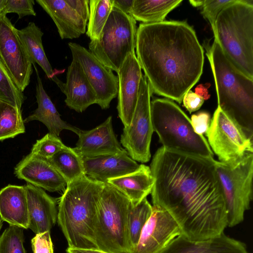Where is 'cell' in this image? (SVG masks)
I'll return each instance as SVG.
<instances>
[{"label":"cell","instance_id":"ee69618b","mask_svg":"<svg viewBox=\"0 0 253 253\" xmlns=\"http://www.w3.org/2000/svg\"><path fill=\"white\" fill-rule=\"evenodd\" d=\"M5 0H0V13L3 8Z\"/></svg>","mask_w":253,"mask_h":253},{"label":"cell","instance_id":"e575fe53","mask_svg":"<svg viewBox=\"0 0 253 253\" xmlns=\"http://www.w3.org/2000/svg\"><path fill=\"white\" fill-rule=\"evenodd\" d=\"M34 4V0H5L0 16L6 15L9 13H16L19 18L26 16H36Z\"/></svg>","mask_w":253,"mask_h":253},{"label":"cell","instance_id":"7bdbcfd3","mask_svg":"<svg viewBox=\"0 0 253 253\" xmlns=\"http://www.w3.org/2000/svg\"><path fill=\"white\" fill-rule=\"evenodd\" d=\"M208 87L203 84H200L195 89V93L203 98L204 100L208 99L210 95L208 91Z\"/></svg>","mask_w":253,"mask_h":253},{"label":"cell","instance_id":"ac0fdd59","mask_svg":"<svg viewBox=\"0 0 253 253\" xmlns=\"http://www.w3.org/2000/svg\"><path fill=\"white\" fill-rule=\"evenodd\" d=\"M26 190L29 214L28 228L35 234L50 231L57 220L55 199L43 189L27 183Z\"/></svg>","mask_w":253,"mask_h":253},{"label":"cell","instance_id":"f1b7e54d","mask_svg":"<svg viewBox=\"0 0 253 253\" xmlns=\"http://www.w3.org/2000/svg\"><path fill=\"white\" fill-rule=\"evenodd\" d=\"M25 132L21 109L0 101V141Z\"/></svg>","mask_w":253,"mask_h":253},{"label":"cell","instance_id":"9c48e42d","mask_svg":"<svg viewBox=\"0 0 253 253\" xmlns=\"http://www.w3.org/2000/svg\"><path fill=\"white\" fill-rule=\"evenodd\" d=\"M214 167L223 194L227 226L243 221L253 199V153L233 163L214 161Z\"/></svg>","mask_w":253,"mask_h":253},{"label":"cell","instance_id":"ab89813d","mask_svg":"<svg viewBox=\"0 0 253 253\" xmlns=\"http://www.w3.org/2000/svg\"><path fill=\"white\" fill-rule=\"evenodd\" d=\"M65 2L87 23L89 16L88 0H65Z\"/></svg>","mask_w":253,"mask_h":253},{"label":"cell","instance_id":"30bf717a","mask_svg":"<svg viewBox=\"0 0 253 253\" xmlns=\"http://www.w3.org/2000/svg\"><path fill=\"white\" fill-rule=\"evenodd\" d=\"M152 91L143 75L140 81L138 99L130 125L124 127L120 142L129 156L142 163L149 161L150 144L154 131L151 115Z\"/></svg>","mask_w":253,"mask_h":253},{"label":"cell","instance_id":"d590c367","mask_svg":"<svg viewBox=\"0 0 253 253\" xmlns=\"http://www.w3.org/2000/svg\"><path fill=\"white\" fill-rule=\"evenodd\" d=\"M236 0H204L201 7L202 14L210 23L211 28L214 26L215 20L220 12Z\"/></svg>","mask_w":253,"mask_h":253},{"label":"cell","instance_id":"d4e9b609","mask_svg":"<svg viewBox=\"0 0 253 253\" xmlns=\"http://www.w3.org/2000/svg\"><path fill=\"white\" fill-rule=\"evenodd\" d=\"M107 183L124 194L135 206L151 194L154 179L150 167L139 165L135 171L117 178L108 180Z\"/></svg>","mask_w":253,"mask_h":253},{"label":"cell","instance_id":"5bb4252c","mask_svg":"<svg viewBox=\"0 0 253 253\" xmlns=\"http://www.w3.org/2000/svg\"><path fill=\"white\" fill-rule=\"evenodd\" d=\"M180 235V228L171 215L165 210L153 206L151 215L132 253H159Z\"/></svg>","mask_w":253,"mask_h":253},{"label":"cell","instance_id":"3957f363","mask_svg":"<svg viewBox=\"0 0 253 253\" xmlns=\"http://www.w3.org/2000/svg\"><path fill=\"white\" fill-rule=\"evenodd\" d=\"M105 183L84 175L68 183L60 197L57 222L68 247L97 249L95 227L97 206Z\"/></svg>","mask_w":253,"mask_h":253},{"label":"cell","instance_id":"4dcf8cb0","mask_svg":"<svg viewBox=\"0 0 253 253\" xmlns=\"http://www.w3.org/2000/svg\"><path fill=\"white\" fill-rule=\"evenodd\" d=\"M89 16L86 34L91 41L98 39L113 7V0H89Z\"/></svg>","mask_w":253,"mask_h":253},{"label":"cell","instance_id":"f546056e","mask_svg":"<svg viewBox=\"0 0 253 253\" xmlns=\"http://www.w3.org/2000/svg\"><path fill=\"white\" fill-rule=\"evenodd\" d=\"M152 206L146 198L136 205H130L128 213V231L130 248L133 253L141 231L151 215Z\"/></svg>","mask_w":253,"mask_h":253},{"label":"cell","instance_id":"52a82bcc","mask_svg":"<svg viewBox=\"0 0 253 253\" xmlns=\"http://www.w3.org/2000/svg\"><path fill=\"white\" fill-rule=\"evenodd\" d=\"M129 200L105 183L97 206L95 236L97 249L111 253H132L128 231Z\"/></svg>","mask_w":253,"mask_h":253},{"label":"cell","instance_id":"1f68e13d","mask_svg":"<svg viewBox=\"0 0 253 253\" xmlns=\"http://www.w3.org/2000/svg\"><path fill=\"white\" fill-rule=\"evenodd\" d=\"M25 96L0 61V101L21 109Z\"/></svg>","mask_w":253,"mask_h":253},{"label":"cell","instance_id":"60d3db41","mask_svg":"<svg viewBox=\"0 0 253 253\" xmlns=\"http://www.w3.org/2000/svg\"><path fill=\"white\" fill-rule=\"evenodd\" d=\"M134 0H113V6L126 14L130 15Z\"/></svg>","mask_w":253,"mask_h":253},{"label":"cell","instance_id":"8d00e7d4","mask_svg":"<svg viewBox=\"0 0 253 253\" xmlns=\"http://www.w3.org/2000/svg\"><path fill=\"white\" fill-rule=\"evenodd\" d=\"M31 246L34 253H53L50 231L35 234L31 239Z\"/></svg>","mask_w":253,"mask_h":253},{"label":"cell","instance_id":"ffe728a7","mask_svg":"<svg viewBox=\"0 0 253 253\" xmlns=\"http://www.w3.org/2000/svg\"><path fill=\"white\" fill-rule=\"evenodd\" d=\"M83 163L85 175L94 180L103 183L131 173L140 165L125 149L115 154L84 158Z\"/></svg>","mask_w":253,"mask_h":253},{"label":"cell","instance_id":"6da1fadb","mask_svg":"<svg viewBox=\"0 0 253 253\" xmlns=\"http://www.w3.org/2000/svg\"><path fill=\"white\" fill-rule=\"evenodd\" d=\"M213 158L159 148L150 169L153 206L167 211L191 241L218 236L227 226L222 187Z\"/></svg>","mask_w":253,"mask_h":253},{"label":"cell","instance_id":"836d02e7","mask_svg":"<svg viewBox=\"0 0 253 253\" xmlns=\"http://www.w3.org/2000/svg\"><path fill=\"white\" fill-rule=\"evenodd\" d=\"M65 145L55 135L48 133L33 145L30 153L45 159H49Z\"/></svg>","mask_w":253,"mask_h":253},{"label":"cell","instance_id":"277c9868","mask_svg":"<svg viewBox=\"0 0 253 253\" xmlns=\"http://www.w3.org/2000/svg\"><path fill=\"white\" fill-rule=\"evenodd\" d=\"M214 79L218 107L253 137V79L228 59L217 42L204 43Z\"/></svg>","mask_w":253,"mask_h":253},{"label":"cell","instance_id":"4fadbf2b","mask_svg":"<svg viewBox=\"0 0 253 253\" xmlns=\"http://www.w3.org/2000/svg\"><path fill=\"white\" fill-rule=\"evenodd\" d=\"M68 46L73 59L80 64L96 93V104L102 109L109 108L118 95V76L84 46L73 42H69Z\"/></svg>","mask_w":253,"mask_h":253},{"label":"cell","instance_id":"44dd1931","mask_svg":"<svg viewBox=\"0 0 253 253\" xmlns=\"http://www.w3.org/2000/svg\"><path fill=\"white\" fill-rule=\"evenodd\" d=\"M63 93L66 105L79 113L96 103L93 88L80 64L73 59L68 68Z\"/></svg>","mask_w":253,"mask_h":253},{"label":"cell","instance_id":"8992f818","mask_svg":"<svg viewBox=\"0 0 253 253\" xmlns=\"http://www.w3.org/2000/svg\"><path fill=\"white\" fill-rule=\"evenodd\" d=\"M151 120L154 131L163 147L170 150L213 158V154L203 135L194 130L191 120L181 108L168 99L151 102Z\"/></svg>","mask_w":253,"mask_h":253},{"label":"cell","instance_id":"d6a6232c","mask_svg":"<svg viewBox=\"0 0 253 253\" xmlns=\"http://www.w3.org/2000/svg\"><path fill=\"white\" fill-rule=\"evenodd\" d=\"M24 229L9 225L0 235V253H26Z\"/></svg>","mask_w":253,"mask_h":253},{"label":"cell","instance_id":"ba28073f","mask_svg":"<svg viewBox=\"0 0 253 253\" xmlns=\"http://www.w3.org/2000/svg\"><path fill=\"white\" fill-rule=\"evenodd\" d=\"M137 30L136 21L131 15L113 6L98 39L89 42L88 50L117 72L127 55L135 53Z\"/></svg>","mask_w":253,"mask_h":253},{"label":"cell","instance_id":"d6986e66","mask_svg":"<svg viewBox=\"0 0 253 253\" xmlns=\"http://www.w3.org/2000/svg\"><path fill=\"white\" fill-rule=\"evenodd\" d=\"M159 253H249L244 243L222 232L218 236L201 241H191L179 235Z\"/></svg>","mask_w":253,"mask_h":253},{"label":"cell","instance_id":"4316f807","mask_svg":"<svg viewBox=\"0 0 253 253\" xmlns=\"http://www.w3.org/2000/svg\"><path fill=\"white\" fill-rule=\"evenodd\" d=\"M182 2L181 0H134L130 15L142 23L161 22L169 12Z\"/></svg>","mask_w":253,"mask_h":253},{"label":"cell","instance_id":"74e56055","mask_svg":"<svg viewBox=\"0 0 253 253\" xmlns=\"http://www.w3.org/2000/svg\"><path fill=\"white\" fill-rule=\"evenodd\" d=\"M191 122L194 131L198 134L203 135L209 127L210 115L207 112H200L192 115Z\"/></svg>","mask_w":253,"mask_h":253},{"label":"cell","instance_id":"f35d334b","mask_svg":"<svg viewBox=\"0 0 253 253\" xmlns=\"http://www.w3.org/2000/svg\"><path fill=\"white\" fill-rule=\"evenodd\" d=\"M204 99L191 90L188 91L182 99L183 105L190 113L199 110L204 103Z\"/></svg>","mask_w":253,"mask_h":253},{"label":"cell","instance_id":"9a60e30c","mask_svg":"<svg viewBox=\"0 0 253 253\" xmlns=\"http://www.w3.org/2000/svg\"><path fill=\"white\" fill-rule=\"evenodd\" d=\"M119 81L117 110L124 127L131 122L138 99L141 68L135 53L127 55L117 72Z\"/></svg>","mask_w":253,"mask_h":253},{"label":"cell","instance_id":"2e32d148","mask_svg":"<svg viewBox=\"0 0 253 253\" xmlns=\"http://www.w3.org/2000/svg\"><path fill=\"white\" fill-rule=\"evenodd\" d=\"M14 174L19 179L49 192H64L68 184L47 159L31 153L16 165Z\"/></svg>","mask_w":253,"mask_h":253},{"label":"cell","instance_id":"5b68a950","mask_svg":"<svg viewBox=\"0 0 253 253\" xmlns=\"http://www.w3.org/2000/svg\"><path fill=\"white\" fill-rule=\"evenodd\" d=\"M212 29L214 40L228 59L253 79V0H236L226 7Z\"/></svg>","mask_w":253,"mask_h":253},{"label":"cell","instance_id":"83f0119b","mask_svg":"<svg viewBox=\"0 0 253 253\" xmlns=\"http://www.w3.org/2000/svg\"><path fill=\"white\" fill-rule=\"evenodd\" d=\"M47 160L63 177L67 183L86 175L83 158L74 148L65 145Z\"/></svg>","mask_w":253,"mask_h":253},{"label":"cell","instance_id":"b9f144b4","mask_svg":"<svg viewBox=\"0 0 253 253\" xmlns=\"http://www.w3.org/2000/svg\"><path fill=\"white\" fill-rule=\"evenodd\" d=\"M66 253H111L98 249H83L68 247Z\"/></svg>","mask_w":253,"mask_h":253},{"label":"cell","instance_id":"484cf974","mask_svg":"<svg viewBox=\"0 0 253 253\" xmlns=\"http://www.w3.org/2000/svg\"><path fill=\"white\" fill-rule=\"evenodd\" d=\"M19 38L33 64H38L48 79L54 82L63 93L65 83L60 81L52 69L44 52L42 42L43 33L34 22L17 30Z\"/></svg>","mask_w":253,"mask_h":253},{"label":"cell","instance_id":"cb8c5ba5","mask_svg":"<svg viewBox=\"0 0 253 253\" xmlns=\"http://www.w3.org/2000/svg\"><path fill=\"white\" fill-rule=\"evenodd\" d=\"M0 218L9 225L28 228L29 214L24 186L9 184L0 190Z\"/></svg>","mask_w":253,"mask_h":253},{"label":"cell","instance_id":"f6af8a7d","mask_svg":"<svg viewBox=\"0 0 253 253\" xmlns=\"http://www.w3.org/2000/svg\"><path fill=\"white\" fill-rule=\"evenodd\" d=\"M2 221L0 218V229H1V228L2 227Z\"/></svg>","mask_w":253,"mask_h":253},{"label":"cell","instance_id":"e0dca14e","mask_svg":"<svg viewBox=\"0 0 253 253\" xmlns=\"http://www.w3.org/2000/svg\"><path fill=\"white\" fill-rule=\"evenodd\" d=\"M74 148L83 158L113 155L125 150L118 141L113 128L112 117L89 130H82Z\"/></svg>","mask_w":253,"mask_h":253},{"label":"cell","instance_id":"8fae6325","mask_svg":"<svg viewBox=\"0 0 253 253\" xmlns=\"http://www.w3.org/2000/svg\"><path fill=\"white\" fill-rule=\"evenodd\" d=\"M206 133L208 144L219 162L233 163L253 153V139L218 106Z\"/></svg>","mask_w":253,"mask_h":253},{"label":"cell","instance_id":"603a6c76","mask_svg":"<svg viewBox=\"0 0 253 253\" xmlns=\"http://www.w3.org/2000/svg\"><path fill=\"white\" fill-rule=\"evenodd\" d=\"M37 75L36 94L38 108L33 113L26 118L24 123L38 121L43 123L47 128L49 133L59 136L64 129L71 130L78 135L82 130L63 121L45 91L39 71L35 63L33 64Z\"/></svg>","mask_w":253,"mask_h":253},{"label":"cell","instance_id":"7c38bea8","mask_svg":"<svg viewBox=\"0 0 253 253\" xmlns=\"http://www.w3.org/2000/svg\"><path fill=\"white\" fill-rule=\"evenodd\" d=\"M17 30L6 15L0 16V61L23 92L30 83L33 62Z\"/></svg>","mask_w":253,"mask_h":253},{"label":"cell","instance_id":"7a4b0ae2","mask_svg":"<svg viewBox=\"0 0 253 253\" xmlns=\"http://www.w3.org/2000/svg\"><path fill=\"white\" fill-rule=\"evenodd\" d=\"M135 49L152 91L179 103L202 74L204 50L185 22L140 24Z\"/></svg>","mask_w":253,"mask_h":253},{"label":"cell","instance_id":"7402d4cb","mask_svg":"<svg viewBox=\"0 0 253 253\" xmlns=\"http://www.w3.org/2000/svg\"><path fill=\"white\" fill-rule=\"evenodd\" d=\"M54 22L62 39H73L85 33L87 23L63 0H37Z\"/></svg>","mask_w":253,"mask_h":253}]
</instances>
